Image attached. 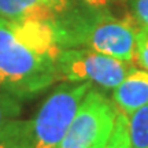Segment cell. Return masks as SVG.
Masks as SVG:
<instances>
[{
    "instance_id": "14",
    "label": "cell",
    "mask_w": 148,
    "mask_h": 148,
    "mask_svg": "<svg viewBox=\"0 0 148 148\" xmlns=\"http://www.w3.org/2000/svg\"><path fill=\"white\" fill-rule=\"evenodd\" d=\"M44 1L56 14V16H60L64 12H67L73 3V0H44Z\"/></svg>"
},
{
    "instance_id": "1",
    "label": "cell",
    "mask_w": 148,
    "mask_h": 148,
    "mask_svg": "<svg viewBox=\"0 0 148 148\" xmlns=\"http://www.w3.org/2000/svg\"><path fill=\"white\" fill-rule=\"evenodd\" d=\"M62 51L53 23L0 18V92L21 100L52 86Z\"/></svg>"
},
{
    "instance_id": "13",
    "label": "cell",
    "mask_w": 148,
    "mask_h": 148,
    "mask_svg": "<svg viewBox=\"0 0 148 148\" xmlns=\"http://www.w3.org/2000/svg\"><path fill=\"white\" fill-rule=\"evenodd\" d=\"M132 11L138 25L148 27V0H132Z\"/></svg>"
},
{
    "instance_id": "12",
    "label": "cell",
    "mask_w": 148,
    "mask_h": 148,
    "mask_svg": "<svg viewBox=\"0 0 148 148\" xmlns=\"http://www.w3.org/2000/svg\"><path fill=\"white\" fill-rule=\"evenodd\" d=\"M136 63L148 71V27L140 26L136 34Z\"/></svg>"
},
{
    "instance_id": "10",
    "label": "cell",
    "mask_w": 148,
    "mask_h": 148,
    "mask_svg": "<svg viewBox=\"0 0 148 148\" xmlns=\"http://www.w3.org/2000/svg\"><path fill=\"white\" fill-rule=\"evenodd\" d=\"M104 148H132L130 136H129V122L127 116L118 111L115 123L112 127L110 137L107 140Z\"/></svg>"
},
{
    "instance_id": "11",
    "label": "cell",
    "mask_w": 148,
    "mask_h": 148,
    "mask_svg": "<svg viewBox=\"0 0 148 148\" xmlns=\"http://www.w3.org/2000/svg\"><path fill=\"white\" fill-rule=\"evenodd\" d=\"M21 111V101L16 97L0 92V129L10 121L19 118Z\"/></svg>"
},
{
    "instance_id": "5",
    "label": "cell",
    "mask_w": 148,
    "mask_h": 148,
    "mask_svg": "<svg viewBox=\"0 0 148 148\" xmlns=\"http://www.w3.org/2000/svg\"><path fill=\"white\" fill-rule=\"evenodd\" d=\"M118 114L114 103L90 88L81 101L59 148H90L110 137Z\"/></svg>"
},
{
    "instance_id": "8",
    "label": "cell",
    "mask_w": 148,
    "mask_h": 148,
    "mask_svg": "<svg viewBox=\"0 0 148 148\" xmlns=\"http://www.w3.org/2000/svg\"><path fill=\"white\" fill-rule=\"evenodd\" d=\"M32 121L16 118L0 129V148H30Z\"/></svg>"
},
{
    "instance_id": "15",
    "label": "cell",
    "mask_w": 148,
    "mask_h": 148,
    "mask_svg": "<svg viewBox=\"0 0 148 148\" xmlns=\"http://www.w3.org/2000/svg\"><path fill=\"white\" fill-rule=\"evenodd\" d=\"M88 5L92 7H104L108 3H114V1H119V0H84Z\"/></svg>"
},
{
    "instance_id": "4",
    "label": "cell",
    "mask_w": 148,
    "mask_h": 148,
    "mask_svg": "<svg viewBox=\"0 0 148 148\" xmlns=\"http://www.w3.org/2000/svg\"><path fill=\"white\" fill-rule=\"evenodd\" d=\"M133 64L88 48H64L58 62L59 78L67 82H90L104 89L121 84Z\"/></svg>"
},
{
    "instance_id": "6",
    "label": "cell",
    "mask_w": 148,
    "mask_h": 148,
    "mask_svg": "<svg viewBox=\"0 0 148 148\" xmlns=\"http://www.w3.org/2000/svg\"><path fill=\"white\" fill-rule=\"evenodd\" d=\"M112 103L116 110L129 116L148 103V71L132 67L121 84L112 90Z\"/></svg>"
},
{
    "instance_id": "3",
    "label": "cell",
    "mask_w": 148,
    "mask_h": 148,
    "mask_svg": "<svg viewBox=\"0 0 148 148\" xmlns=\"http://www.w3.org/2000/svg\"><path fill=\"white\" fill-rule=\"evenodd\" d=\"M90 88V82H66L53 90L30 119V148H59Z\"/></svg>"
},
{
    "instance_id": "16",
    "label": "cell",
    "mask_w": 148,
    "mask_h": 148,
    "mask_svg": "<svg viewBox=\"0 0 148 148\" xmlns=\"http://www.w3.org/2000/svg\"><path fill=\"white\" fill-rule=\"evenodd\" d=\"M107 140H108V138H103V140L97 141L93 147H90V148H104V145H106V143H107Z\"/></svg>"
},
{
    "instance_id": "7",
    "label": "cell",
    "mask_w": 148,
    "mask_h": 148,
    "mask_svg": "<svg viewBox=\"0 0 148 148\" xmlns=\"http://www.w3.org/2000/svg\"><path fill=\"white\" fill-rule=\"evenodd\" d=\"M0 18L14 22H48L58 19L44 0H0Z\"/></svg>"
},
{
    "instance_id": "9",
    "label": "cell",
    "mask_w": 148,
    "mask_h": 148,
    "mask_svg": "<svg viewBox=\"0 0 148 148\" xmlns=\"http://www.w3.org/2000/svg\"><path fill=\"white\" fill-rule=\"evenodd\" d=\"M132 148H148V103L127 116Z\"/></svg>"
},
{
    "instance_id": "2",
    "label": "cell",
    "mask_w": 148,
    "mask_h": 148,
    "mask_svg": "<svg viewBox=\"0 0 148 148\" xmlns=\"http://www.w3.org/2000/svg\"><path fill=\"white\" fill-rule=\"evenodd\" d=\"M89 7L90 10H69L55 21L63 49L88 48L126 63H136V34L140 25L133 18H118Z\"/></svg>"
}]
</instances>
